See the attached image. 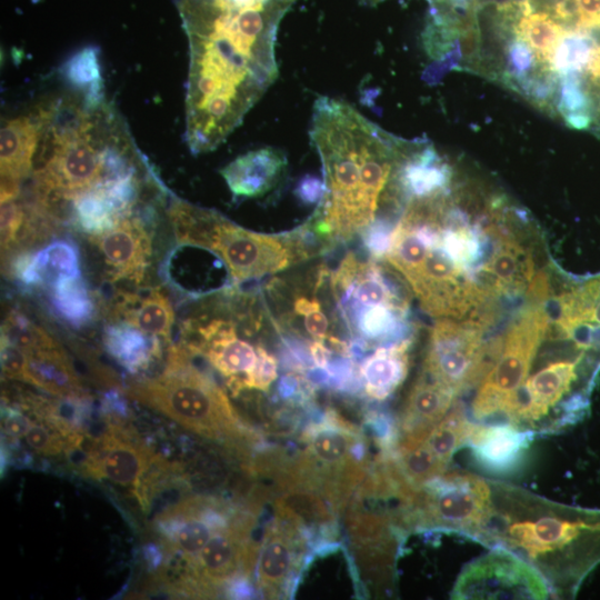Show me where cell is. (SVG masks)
Masks as SVG:
<instances>
[{
  "label": "cell",
  "instance_id": "cell-1",
  "mask_svg": "<svg viewBox=\"0 0 600 600\" xmlns=\"http://www.w3.org/2000/svg\"><path fill=\"white\" fill-rule=\"evenodd\" d=\"M297 0H179L189 42L184 139L219 147L278 77L277 33Z\"/></svg>",
  "mask_w": 600,
  "mask_h": 600
},
{
  "label": "cell",
  "instance_id": "cell-2",
  "mask_svg": "<svg viewBox=\"0 0 600 600\" xmlns=\"http://www.w3.org/2000/svg\"><path fill=\"white\" fill-rule=\"evenodd\" d=\"M310 137L321 160L323 193L303 224L328 252L361 234L384 202L401 196L400 169L419 143L391 136L329 97L314 103Z\"/></svg>",
  "mask_w": 600,
  "mask_h": 600
},
{
  "label": "cell",
  "instance_id": "cell-3",
  "mask_svg": "<svg viewBox=\"0 0 600 600\" xmlns=\"http://www.w3.org/2000/svg\"><path fill=\"white\" fill-rule=\"evenodd\" d=\"M489 513L476 539L518 554L557 590L576 586L600 560V512L573 509L491 481Z\"/></svg>",
  "mask_w": 600,
  "mask_h": 600
},
{
  "label": "cell",
  "instance_id": "cell-4",
  "mask_svg": "<svg viewBox=\"0 0 600 600\" xmlns=\"http://www.w3.org/2000/svg\"><path fill=\"white\" fill-rule=\"evenodd\" d=\"M440 194L416 198L392 229L384 259L408 283L421 308L436 318L460 319L489 296L441 243Z\"/></svg>",
  "mask_w": 600,
  "mask_h": 600
},
{
  "label": "cell",
  "instance_id": "cell-5",
  "mask_svg": "<svg viewBox=\"0 0 600 600\" xmlns=\"http://www.w3.org/2000/svg\"><path fill=\"white\" fill-rule=\"evenodd\" d=\"M168 214L178 243L219 257L234 283L259 280L326 253L303 223L288 232L260 233L179 199Z\"/></svg>",
  "mask_w": 600,
  "mask_h": 600
},
{
  "label": "cell",
  "instance_id": "cell-6",
  "mask_svg": "<svg viewBox=\"0 0 600 600\" xmlns=\"http://www.w3.org/2000/svg\"><path fill=\"white\" fill-rule=\"evenodd\" d=\"M331 289L352 352L408 339L409 292L378 259L347 252L331 271Z\"/></svg>",
  "mask_w": 600,
  "mask_h": 600
},
{
  "label": "cell",
  "instance_id": "cell-7",
  "mask_svg": "<svg viewBox=\"0 0 600 600\" xmlns=\"http://www.w3.org/2000/svg\"><path fill=\"white\" fill-rule=\"evenodd\" d=\"M189 357V350L172 347L166 371L129 384L126 393L204 438L216 441L247 438L226 392L194 367Z\"/></svg>",
  "mask_w": 600,
  "mask_h": 600
},
{
  "label": "cell",
  "instance_id": "cell-8",
  "mask_svg": "<svg viewBox=\"0 0 600 600\" xmlns=\"http://www.w3.org/2000/svg\"><path fill=\"white\" fill-rule=\"evenodd\" d=\"M263 290L280 333L320 341L339 354H349L350 343L339 334L346 330L332 294L331 270L326 263L273 277Z\"/></svg>",
  "mask_w": 600,
  "mask_h": 600
},
{
  "label": "cell",
  "instance_id": "cell-9",
  "mask_svg": "<svg viewBox=\"0 0 600 600\" xmlns=\"http://www.w3.org/2000/svg\"><path fill=\"white\" fill-rule=\"evenodd\" d=\"M549 322L543 304H532L508 329L473 398L472 414L477 420L506 417L509 422Z\"/></svg>",
  "mask_w": 600,
  "mask_h": 600
},
{
  "label": "cell",
  "instance_id": "cell-10",
  "mask_svg": "<svg viewBox=\"0 0 600 600\" xmlns=\"http://www.w3.org/2000/svg\"><path fill=\"white\" fill-rule=\"evenodd\" d=\"M492 500L491 481L471 473H442L422 486L406 510L409 523L476 537Z\"/></svg>",
  "mask_w": 600,
  "mask_h": 600
},
{
  "label": "cell",
  "instance_id": "cell-11",
  "mask_svg": "<svg viewBox=\"0 0 600 600\" xmlns=\"http://www.w3.org/2000/svg\"><path fill=\"white\" fill-rule=\"evenodd\" d=\"M501 344L502 339L484 343L479 321L439 318L430 330L422 371L458 396L482 380Z\"/></svg>",
  "mask_w": 600,
  "mask_h": 600
},
{
  "label": "cell",
  "instance_id": "cell-12",
  "mask_svg": "<svg viewBox=\"0 0 600 600\" xmlns=\"http://www.w3.org/2000/svg\"><path fill=\"white\" fill-rule=\"evenodd\" d=\"M549 584L528 561L504 548L470 562L459 574L452 599H547Z\"/></svg>",
  "mask_w": 600,
  "mask_h": 600
},
{
  "label": "cell",
  "instance_id": "cell-13",
  "mask_svg": "<svg viewBox=\"0 0 600 600\" xmlns=\"http://www.w3.org/2000/svg\"><path fill=\"white\" fill-rule=\"evenodd\" d=\"M252 520L234 517L217 530L190 560L196 586L207 590L226 583L238 570L251 573L260 546L250 541Z\"/></svg>",
  "mask_w": 600,
  "mask_h": 600
},
{
  "label": "cell",
  "instance_id": "cell-14",
  "mask_svg": "<svg viewBox=\"0 0 600 600\" xmlns=\"http://www.w3.org/2000/svg\"><path fill=\"white\" fill-rule=\"evenodd\" d=\"M54 97L33 104L1 128V203L17 200L21 184L32 171L33 158Z\"/></svg>",
  "mask_w": 600,
  "mask_h": 600
},
{
  "label": "cell",
  "instance_id": "cell-15",
  "mask_svg": "<svg viewBox=\"0 0 600 600\" xmlns=\"http://www.w3.org/2000/svg\"><path fill=\"white\" fill-rule=\"evenodd\" d=\"M582 356L579 353L552 361L528 376L509 422L531 431L541 428V422L559 406L577 381Z\"/></svg>",
  "mask_w": 600,
  "mask_h": 600
},
{
  "label": "cell",
  "instance_id": "cell-16",
  "mask_svg": "<svg viewBox=\"0 0 600 600\" xmlns=\"http://www.w3.org/2000/svg\"><path fill=\"white\" fill-rule=\"evenodd\" d=\"M228 520L216 502L201 497L181 500L157 518L158 527L170 549L188 560H191Z\"/></svg>",
  "mask_w": 600,
  "mask_h": 600
},
{
  "label": "cell",
  "instance_id": "cell-17",
  "mask_svg": "<svg viewBox=\"0 0 600 600\" xmlns=\"http://www.w3.org/2000/svg\"><path fill=\"white\" fill-rule=\"evenodd\" d=\"M99 247L112 281L140 283L149 266L152 244L143 220L133 214L121 219L112 229L92 236Z\"/></svg>",
  "mask_w": 600,
  "mask_h": 600
},
{
  "label": "cell",
  "instance_id": "cell-18",
  "mask_svg": "<svg viewBox=\"0 0 600 600\" xmlns=\"http://www.w3.org/2000/svg\"><path fill=\"white\" fill-rule=\"evenodd\" d=\"M154 460L156 456L148 447L112 430L93 443L84 471L97 479L138 488Z\"/></svg>",
  "mask_w": 600,
  "mask_h": 600
},
{
  "label": "cell",
  "instance_id": "cell-19",
  "mask_svg": "<svg viewBox=\"0 0 600 600\" xmlns=\"http://www.w3.org/2000/svg\"><path fill=\"white\" fill-rule=\"evenodd\" d=\"M300 529L276 518L266 528L257 558V586L268 599L279 598L297 569Z\"/></svg>",
  "mask_w": 600,
  "mask_h": 600
},
{
  "label": "cell",
  "instance_id": "cell-20",
  "mask_svg": "<svg viewBox=\"0 0 600 600\" xmlns=\"http://www.w3.org/2000/svg\"><path fill=\"white\" fill-rule=\"evenodd\" d=\"M457 394L421 370L400 417V440H422L452 409Z\"/></svg>",
  "mask_w": 600,
  "mask_h": 600
},
{
  "label": "cell",
  "instance_id": "cell-21",
  "mask_svg": "<svg viewBox=\"0 0 600 600\" xmlns=\"http://www.w3.org/2000/svg\"><path fill=\"white\" fill-rule=\"evenodd\" d=\"M12 278L23 289L51 287L61 277L80 274L79 252L67 240H54L36 251H20L9 264Z\"/></svg>",
  "mask_w": 600,
  "mask_h": 600
},
{
  "label": "cell",
  "instance_id": "cell-22",
  "mask_svg": "<svg viewBox=\"0 0 600 600\" xmlns=\"http://www.w3.org/2000/svg\"><path fill=\"white\" fill-rule=\"evenodd\" d=\"M531 439V430L510 422L473 424L467 444L481 467L489 471L506 472L522 460Z\"/></svg>",
  "mask_w": 600,
  "mask_h": 600
},
{
  "label": "cell",
  "instance_id": "cell-23",
  "mask_svg": "<svg viewBox=\"0 0 600 600\" xmlns=\"http://www.w3.org/2000/svg\"><path fill=\"white\" fill-rule=\"evenodd\" d=\"M286 167L281 150L267 147L236 158L220 173L234 197L258 198L276 187Z\"/></svg>",
  "mask_w": 600,
  "mask_h": 600
},
{
  "label": "cell",
  "instance_id": "cell-24",
  "mask_svg": "<svg viewBox=\"0 0 600 600\" xmlns=\"http://www.w3.org/2000/svg\"><path fill=\"white\" fill-rule=\"evenodd\" d=\"M494 239L496 244L480 268L486 279V291L488 294L523 291L533 281L531 253L509 236H494Z\"/></svg>",
  "mask_w": 600,
  "mask_h": 600
},
{
  "label": "cell",
  "instance_id": "cell-25",
  "mask_svg": "<svg viewBox=\"0 0 600 600\" xmlns=\"http://www.w3.org/2000/svg\"><path fill=\"white\" fill-rule=\"evenodd\" d=\"M411 338L378 347L363 359L360 377L363 390L374 400L390 397L404 381L409 369Z\"/></svg>",
  "mask_w": 600,
  "mask_h": 600
},
{
  "label": "cell",
  "instance_id": "cell-26",
  "mask_svg": "<svg viewBox=\"0 0 600 600\" xmlns=\"http://www.w3.org/2000/svg\"><path fill=\"white\" fill-rule=\"evenodd\" d=\"M23 382L60 398H86L82 383L61 347L27 353Z\"/></svg>",
  "mask_w": 600,
  "mask_h": 600
},
{
  "label": "cell",
  "instance_id": "cell-27",
  "mask_svg": "<svg viewBox=\"0 0 600 600\" xmlns=\"http://www.w3.org/2000/svg\"><path fill=\"white\" fill-rule=\"evenodd\" d=\"M103 344L111 357L131 372L147 368L160 353L158 337L123 320L104 328Z\"/></svg>",
  "mask_w": 600,
  "mask_h": 600
},
{
  "label": "cell",
  "instance_id": "cell-28",
  "mask_svg": "<svg viewBox=\"0 0 600 600\" xmlns=\"http://www.w3.org/2000/svg\"><path fill=\"white\" fill-rule=\"evenodd\" d=\"M567 30L548 13L532 12L527 6L520 18L516 33L518 39L541 63L553 70L558 49L567 34Z\"/></svg>",
  "mask_w": 600,
  "mask_h": 600
},
{
  "label": "cell",
  "instance_id": "cell-29",
  "mask_svg": "<svg viewBox=\"0 0 600 600\" xmlns=\"http://www.w3.org/2000/svg\"><path fill=\"white\" fill-rule=\"evenodd\" d=\"M123 321H127L142 331L169 339L174 321L172 304L166 293L160 289H153L146 296L124 299L121 307Z\"/></svg>",
  "mask_w": 600,
  "mask_h": 600
},
{
  "label": "cell",
  "instance_id": "cell-30",
  "mask_svg": "<svg viewBox=\"0 0 600 600\" xmlns=\"http://www.w3.org/2000/svg\"><path fill=\"white\" fill-rule=\"evenodd\" d=\"M50 288L51 304L67 323L80 328L93 319V298L81 274L61 277Z\"/></svg>",
  "mask_w": 600,
  "mask_h": 600
},
{
  "label": "cell",
  "instance_id": "cell-31",
  "mask_svg": "<svg viewBox=\"0 0 600 600\" xmlns=\"http://www.w3.org/2000/svg\"><path fill=\"white\" fill-rule=\"evenodd\" d=\"M473 424L460 407L451 409L423 438L430 451L448 467L453 453L467 444Z\"/></svg>",
  "mask_w": 600,
  "mask_h": 600
},
{
  "label": "cell",
  "instance_id": "cell-32",
  "mask_svg": "<svg viewBox=\"0 0 600 600\" xmlns=\"http://www.w3.org/2000/svg\"><path fill=\"white\" fill-rule=\"evenodd\" d=\"M1 337L26 353L60 347L41 327L18 310H11L1 327Z\"/></svg>",
  "mask_w": 600,
  "mask_h": 600
},
{
  "label": "cell",
  "instance_id": "cell-33",
  "mask_svg": "<svg viewBox=\"0 0 600 600\" xmlns=\"http://www.w3.org/2000/svg\"><path fill=\"white\" fill-rule=\"evenodd\" d=\"M560 107L571 127L583 129L589 126V99L577 72L564 74Z\"/></svg>",
  "mask_w": 600,
  "mask_h": 600
},
{
  "label": "cell",
  "instance_id": "cell-34",
  "mask_svg": "<svg viewBox=\"0 0 600 600\" xmlns=\"http://www.w3.org/2000/svg\"><path fill=\"white\" fill-rule=\"evenodd\" d=\"M26 219L23 204L17 200L1 203V250L13 248Z\"/></svg>",
  "mask_w": 600,
  "mask_h": 600
},
{
  "label": "cell",
  "instance_id": "cell-35",
  "mask_svg": "<svg viewBox=\"0 0 600 600\" xmlns=\"http://www.w3.org/2000/svg\"><path fill=\"white\" fill-rule=\"evenodd\" d=\"M278 377V360L268 349L253 369L243 378L242 390L268 391Z\"/></svg>",
  "mask_w": 600,
  "mask_h": 600
},
{
  "label": "cell",
  "instance_id": "cell-36",
  "mask_svg": "<svg viewBox=\"0 0 600 600\" xmlns=\"http://www.w3.org/2000/svg\"><path fill=\"white\" fill-rule=\"evenodd\" d=\"M28 446L38 453L56 456L59 454L67 442L62 434L52 427L32 423L24 436Z\"/></svg>",
  "mask_w": 600,
  "mask_h": 600
},
{
  "label": "cell",
  "instance_id": "cell-37",
  "mask_svg": "<svg viewBox=\"0 0 600 600\" xmlns=\"http://www.w3.org/2000/svg\"><path fill=\"white\" fill-rule=\"evenodd\" d=\"M391 232L388 220L377 219L360 234L371 258L378 260L384 258L390 246Z\"/></svg>",
  "mask_w": 600,
  "mask_h": 600
},
{
  "label": "cell",
  "instance_id": "cell-38",
  "mask_svg": "<svg viewBox=\"0 0 600 600\" xmlns=\"http://www.w3.org/2000/svg\"><path fill=\"white\" fill-rule=\"evenodd\" d=\"M27 353L1 337V370L2 374L12 380H24Z\"/></svg>",
  "mask_w": 600,
  "mask_h": 600
},
{
  "label": "cell",
  "instance_id": "cell-39",
  "mask_svg": "<svg viewBox=\"0 0 600 600\" xmlns=\"http://www.w3.org/2000/svg\"><path fill=\"white\" fill-rule=\"evenodd\" d=\"M577 29L581 32L600 29V0H578Z\"/></svg>",
  "mask_w": 600,
  "mask_h": 600
},
{
  "label": "cell",
  "instance_id": "cell-40",
  "mask_svg": "<svg viewBox=\"0 0 600 600\" xmlns=\"http://www.w3.org/2000/svg\"><path fill=\"white\" fill-rule=\"evenodd\" d=\"M32 423L33 421L16 409H2V429L11 438L24 437Z\"/></svg>",
  "mask_w": 600,
  "mask_h": 600
},
{
  "label": "cell",
  "instance_id": "cell-41",
  "mask_svg": "<svg viewBox=\"0 0 600 600\" xmlns=\"http://www.w3.org/2000/svg\"><path fill=\"white\" fill-rule=\"evenodd\" d=\"M297 193L303 202H317L318 204L323 193V182L322 180L308 176L298 184Z\"/></svg>",
  "mask_w": 600,
  "mask_h": 600
},
{
  "label": "cell",
  "instance_id": "cell-42",
  "mask_svg": "<svg viewBox=\"0 0 600 600\" xmlns=\"http://www.w3.org/2000/svg\"><path fill=\"white\" fill-rule=\"evenodd\" d=\"M588 69L594 78H600V48L593 50Z\"/></svg>",
  "mask_w": 600,
  "mask_h": 600
},
{
  "label": "cell",
  "instance_id": "cell-43",
  "mask_svg": "<svg viewBox=\"0 0 600 600\" xmlns=\"http://www.w3.org/2000/svg\"><path fill=\"white\" fill-rule=\"evenodd\" d=\"M362 4L374 6L383 0H359Z\"/></svg>",
  "mask_w": 600,
  "mask_h": 600
}]
</instances>
